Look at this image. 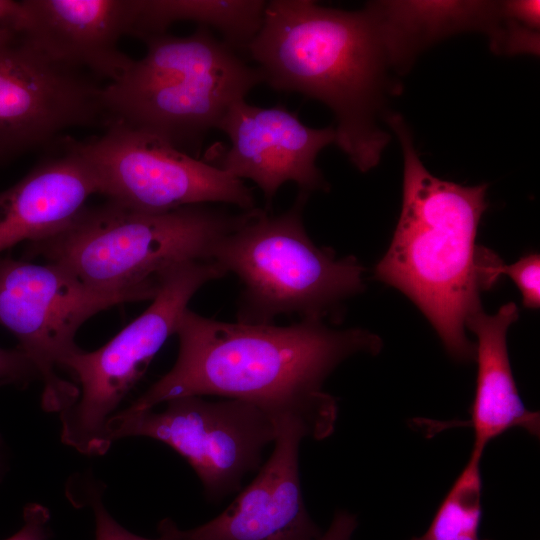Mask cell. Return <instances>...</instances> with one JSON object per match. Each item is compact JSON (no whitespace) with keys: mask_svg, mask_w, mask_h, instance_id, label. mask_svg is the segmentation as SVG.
Returning a JSON list of instances; mask_svg holds the SVG:
<instances>
[{"mask_svg":"<svg viewBox=\"0 0 540 540\" xmlns=\"http://www.w3.org/2000/svg\"><path fill=\"white\" fill-rule=\"evenodd\" d=\"M175 334L179 350L173 367L129 409L215 395L250 402L276 423L292 420L315 440L330 436L337 420V401L323 390L326 379L346 359L382 349V340L362 328L337 329L315 320L286 326L225 322L189 308Z\"/></svg>","mask_w":540,"mask_h":540,"instance_id":"6da1fadb","label":"cell"},{"mask_svg":"<svg viewBox=\"0 0 540 540\" xmlns=\"http://www.w3.org/2000/svg\"><path fill=\"white\" fill-rule=\"evenodd\" d=\"M246 52L270 88L332 111L335 144L360 172L379 163L390 138L378 118L394 63L377 2L347 11L311 0L266 1Z\"/></svg>","mask_w":540,"mask_h":540,"instance_id":"7a4b0ae2","label":"cell"},{"mask_svg":"<svg viewBox=\"0 0 540 540\" xmlns=\"http://www.w3.org/2000/svg\"><path fill=\"white\" fill-rule=\"evenodd\" d=\"M404 158L400 217L374 277L404 293L458 362L475 361L466 321L481 309L476 235L487 184L462 186L432 175L399 114L387 116Z\"/></svg>","mask_w":540,"mask_h":540,"instance_id":"3957f363","label":"cell"},{"mask_svg":"<svg viewBox=\"0 0 540 540\" xmlns=\"http://www.w3.org/2000/svg\"><path fill=\"white\" fill-rule=\"evenodd\" d=\"M255 209L233 214L200 204L145 212L107 201L86 206L58 232L27 243L25 256L59 265L98 290L157 288L168 269L210 261L214 244Z\"/></svg>","mask_w":540,"mask_h":540,"instance_id":"277c9868","label":"cell"},{"mask_svg":"<svg viewBox=\"0 0 540 540\" xmlns=\"http://www.w3.org/2000/svg\"><path fill=\"white\" fill-rule=\"evenodd\" d=\"M142 41L145 55L103 87L105 109L111 122L154 134L186 153L199 148L228 109L263 83L259 69L207 27Z\"/></svg>","mask_w":540,"mask_h":540,"instance_id":"5b68a950","label":"cell"},{"mask_svg":"<svg viewBox=\"0 0 540 540\" xmlns=\"http://www.w3.org/2000/svg\"><path fill=\"white\" fill-rule=\"evenodd\" d=\"M309 196L298 191L278 215L256 208L212 247L210 261L242 285L238 322L269 324L280 315H296L337 323L344 303L364 290L365 268L354 256L337 257L307 234L303 209Z\"/></svg>","mask_w":540,"mask_h":540,"instance_id":"8992f818","label":"cell"},{"mask_svg":"<svg viewBox=\"0 0 540 540\" xmlns=\"http://www.w3.org/2000/svg\"><path fill=\"white\" fill-rule=\"evenodd\" d=\"M213 261L176 265L159 278L147 309L97 350L80 349L65 367L77 378L79 396L60 412L61 441L86 455H102L106 423L173 334L196 292L224 277Z\"/></svg>","mask_w":540,"mask_h":540,"instance_id":"52a82bcc","label":"cell"},{"mask_svg":"<svg viewBox=\"0 0 540 540\" xmlns=\"http://www.w3.org/2000/svg\"><path fill=\"white\" fill-rule=\"evenodd\" d=\"M158 288L98 290L59 265L0 256V325L18 339L42 380L44 410L62 412L79 396L58 369L81 349L75 343L81 325L112 306L151 301Z\"/></svg>","mask_w":540,"mask_h":540,"instance_id":"ba28073f","label":"cell"},{"mask_svg":"<svg viewBox=\"0 0 540 540\" xmlns=\"http://www.w3.org/2000/svg\"><path fill=\"white\" fill-rule=\"evenodd\" d=\"M165 403L162 411L126 408L114 413L104 442L109 448L115 440L143 436L167 444L187 460L214 501L240 489L276 438L275 419L250 402L184 396Z\"/></svg>","mask_w":540,"mask_h":540,"instance_id":"9c48e42d","label":"cell"},{"mask_svg":"<svg viewBox=\"0 0 540 540\" xmlns=\"http://www.w3.org/2000/svg\"><path fill=\"white\" fill-rule=\"evenodd\" d=\"M80 148L93 167L100 195L145 212L200 204L256 208L252 190L230 173L149 132L113 121Z\"/></svg>","mask_w":540,"mask_h":540,"instance_id":"30bf717a","label":"cell"},{"mask_svg":"<svg viewBox=\"0 0 540 540\" xmlns=\"http://www.w3.org/2000/svg\"><path fill=\"white\" fill-rule=\"evenodd\" d=\"M103 87L57 63L21 33L0 36V163L71 128L111 123Z\"/></svg>","mask_w":540,"mask_h":540,"instance_id":"8fae6325","label":"cell"},{"mask_svg":"<svg viewBox=\"0 0 540 540\" xmlns=\"http://www.w3.org/2000/svg\"><path fill=\"white\" fill-rule=\"evenodd\" d=\"M216 129L230 144L210 148L203 160L242 181H253L263 193L267 211L287 182L308 194L329 190L316 159L322 149L336 142L333 126L312 128L284 106L260 107L241 99Z\"/></svg>","mask_w":540,"mask_h":540,"instance_id":"7c38bea8","label":"cell"},{"mask_svg":"<svg viewBox=\"0 0 540 540\" xmlns=\"http://www.w3.org/2000/svg\"><path fill=\"white\" fill-rule=\"evenodd\" d=\"M307 435L292 420L277 422L274 448L256 477L217 517L186 530L193 540H316L299 477V446Z\"/></svg>","mask_w":540,"mask_h":540,"instance_id":"4fadbf2b","label":"cell"},{"mask_svg":"<svg viewBox=\"0 0 540 540\" xmlns=\"http://www.w3.org/2000/svg\"><path fill=\"white\" fill-rule=\"evenodd\" d=\"M21 34L65 66L118 80L133 60L119 48L131 35L136 0H24Z\"/></svg>","mask_w":540,"mask_h":540,"instance_id":"5bb4252c","label":"cell"},{"mask_svg":"<svg viewBox=\"0 0 540 540\" xmlns=\"http://www.w3.org/2000/svg\"><path fill=\"white\" fill-rule=\"evenodd\" d=\"M94 194L100 187L93 167L79 141L65 137L60 153L0 192V254L58 232Z\"/></svg>","mask_w":540,"mask_h":540,"instance_id":"9a60e30c","label":"cell"},{"mask_svg":"<svg viewBox=\"0 0 540 540\" xmlns=\"http://www.w3.org/2000/svg\"><path fill=\"white\" fill-rule=\"evenodd\" d=\"M518 316L516 304L509 302L495 314H486L481 308L466 321V328L477 338L478 364L469 425L474 431L473 448L483 451L491 440L514 427L539 436V413L524 405L509 361L507 331Z\"/></svg>","mask_w":540,"mask_h":540,"instance_id":"2e32d148","label":"cell"},{"mask_svg":"<svg viewBox=\"0 0 540 540\" xmlns=\"http://www.w3.org/2000/svg\"><path fill=\"white\" fill-rule=\"evenodd\" d=\"M266 1L261 0H136L131 36L143 39L166 33L178 21H191L218 31L236 51H246L259 31Z\"/></svg>","mask_w":540,"mask_h":540,"instance_id":"e0dca14e","label":"cell"},{"mask_svg":"<svg viewBox=\"0 0 540 540\" xmlns=\"http://www.w3.org/2000/svg\"><path fill=\"white\" fill-rule=\"evenodd\" d=\"M482 454L483 450L472 449L468 462L439 505L428 529L409 540H490L479 536Z\"/></svg>","mask_w":540,"mask_h":540,"instance_id":"ac0fdd59","label":"cell"},{"mask_svg":"<svg viewBox=\"0 0 540 540\" xmlns=\"http://www.w3.org/2000/svg\"><path fill=\"white\" fill-rule=\"evenodd\" d=\"M477 269L482 290L493 286L501 275H508L520 290L524 307L539 308L540 256L538 253L524 255L515 263L506 265L497 254L479 246Z\"/></svg>","mask_w":540,"mask_h":540,"instance_id":"d6986e66","label":"cell"},{"mask_svg":"<svg viewBox=\"0 0 540 540\" xmlns=\"http://www.w3.org/2000/svg\"><path fill=\"white\" fill-rule=\"evenodd\" d=\"M96 523V540H193L186 530L179 529L173 521L164 519L158 527L159 538L149 539L136 535L122 527L105 508L100 488L92 486L88 492Z\"/></svg>","mask_w":540,"mask_h":540,"instance_id":"ffe728a7","label":"cell"},{"mask_svg":"<svg viewBox=\"0 0 540 540\" xmlns=\"http://www.w3.org/2000/svg\"><path fill=\"white\" fill-rule=\"evenodd\" d=\"M39 378L29 358L19 349L0 348V384H27Z\"/></svg>","mask_w":540,"mask_h":540,"instance_id":"44dd1931","label":"cell"},{"mask_svg":"<svg viewBox=\"0 0 540 540\" xmlns=\"http://www.w3.org/2000/svg\"><path fill=\"white\" fill-rule=\"evenodd\" d=\"M49 518V512L44 506L30 504L24 509L22 527L5 540H47Z\"/></svg>","mask_w":540,"mask_h":540,"instance_id":"7402d4cb","label":"cell"},{"mask_svg":"<svg viewBox=\"0 0 540 540\" xmlns=\"http://www.w3.org/2000/svg\"><path fill=\"white\" fill-rule=\"evenodd\" d=\"M357 525V518L354 514L346 510H339L335 512L328 529L316 540H352Z\"/></svg>","mask_w":540,"mask_h":540,"instance_id":"603a6c76","label":"cell"},{"mask_svg":"<svg viewBox=\"0 0 540 540\" xmlns=\"http://www.w3.org/2000/svg\"><path fill=\"white\" fill-rule=\"evenodd\" d=\"M23 21L22 1L0 0V36L21 33Z\"/></svg>","mask_w":540,"mask_h":540,"instance_id":"cb8c5ba5","label":"cell"}]
</instances>
